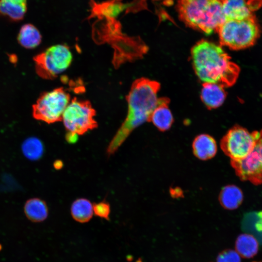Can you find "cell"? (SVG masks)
<instances>
[{
    "label": "cell",
    "mask_w": 262,
    "mask_h": 262,
    "mask_svg": "<svg viewBox=\"0 0 262 262\" xmlns=\"http://www.w3.org/2000/svg\"><path fill=\"white\" fill-rule=\"evenodd\" d=\"M70 101L69 94L62 87L43 92L33 105V116L49 124L61 121Z\"/></svg>",
    "instance_id": "cell-6"
},
{
    "label": "cell",
    "mask_w": 262,
    "mask_h": 262,
    "mask_svg": "<svg viewBox=\"0 0 262 262\" xmlns=\"http://www.w3.org/2000/svg\"><path fill=\"white\" fill-rule=\"evenodd\" d=\"M93 206V212L96 216L107 220L110 219V207L108 203L102 201L95 203Z\"/></svg>",
    "instance_id": "cell-23"
},
{
    "label": "cell",
    "mask_w": 262,
    "mask_h": 262,
    "mask_svg": "<svg viewBox=\"0 0 262 262\" xmlns=\"http://www.w3.org/2000/svg\"><path fill=\"white\" fill-rule=\"evenodd\" d=\"M194 154L201 160L213 158L217 152V145L214 139L207 134L197 135L192 144Z\"/></svg>",
    "instance_id": "cell-13"
},
{
    "label": "cell",
    "mask_w": 262,
    "mask_h": 262,
    "mask_svg": "<svg viewBox=\"0 0 262 262\" xmlns=\"http://www.w3.org/2000/svg\"><path fill=\"white\" fill-rule=\"evenodd\" d=\"M242 227L245 231H253L257 235L255 238H259L262 242V211L246 213L242 221Z\"/></svg>",
    "instance_id": "cell-19"
},
{
    "label": "cell",
    "mask_w": 262,
    "mask_h": 262,
    "mask_svg": "<svg viewBox=\"0 0 262 262\" xmlns=\"http://www.w3.org/2000/svg\"><path fill=\"white\" fill-rule=\"evenodd\" d=\"M230 164L241 180L262 184V130L252 152L243 160H230Z\"/></svg>",
    "instance_id": "cell-9"
},
{
    "label": "cell",
    "mask_w": 262,
    "mask_h": 262,
    "mask_svg": "<svg viewBox=\"0 0 262 262\" xmlns=\"http://www.w3.org/2000/svg\"><path fill=\"white\" fill-rule=\"evenodd\" d=\"M217 32L221 45L239 50L255 43L260 36V28L254 16L240 20H227Z\"/></svg>",
    "instance_id": "cell-4"
},
{
    "label": "cell",
    "mask_w": 262,
    "mask_h": 262,
    "mask_svg": "<svg viewBox=\"0 0 262 262\" xmlns=\"http://www.w3.org/2000/svg\"><path fill=\"white\" fill-rule=\"evenodd\" d=\"M243 200L242 190L234 185H228L224 187L219 196V200L221 206L227 210H232L238 208Z\"/></svg>",
    "instance_id": "cell-14"
},
{
    "label": "cell",
    "mask_w": 262,
    "mask_h": 262,
    "mask_svg": "<svg viewBox=\"0 0 262 262\" xmlns=\"http://www.w3.org/2000/svg\"><path fill=\"white\" fill-rule=\"evenodd\" d=\"M169 100L166 98H159L157 104L152 113L149 121L160 131H164L171 127L174 120L169 109Z\"/></svg>",
    "instance_id": "cell-11"
},
{
    "label": "cell",
    "mask_w": 262,
    "mask_h": 262,
    "mask_svg": "<svg viewBox=\"0 0 262 262\" xmlns=\"http://www.w3.org/2000/svg\"><path fill=\"white\" fill-rule=\"evenodd\" d=\"M191 56L195 73L203 83H216L224 87L236 82L240 68L221 46L202 39L192 48Z\"/></svg>",
    "instance_id": "cell-2"
},
{
    "label": "cell",
    "mask_w": 262,
    "mask_h": 262,
    "mask_svg": "<svg viewBox=\"0 0 262 262\" xmlns=\"http://www.w3.org/2000/svg\"><path fill=\"white\" fill-rule=\"evenodd\" d=\"M235 247V251L241 257L250 259L256 255L258 251V241L251 234H242L237 237Z\"/></svg>",
    "instance_id": "cell-16"
},
{
    "label": "cell",
    "mask_w": 262,
    "mask_h": 262,
    "mask_svg": "<svg viewBox=\"0 0 262 262\" xmlns=\"http://www.w3.org/2000/svg\"><path fill=\"white\" fill-rule=\"evenodd\" d=\"M201 99L209 109L220 107L224 102L226 93L224 87L214 83H203L201 91Z\"/></svg>",
    "instance_id": "cell-12"
},
{
    "label": "cell",
    "mask_w": 262,
    "mask_h": 262,
    "mask_svg": "<svg viewBox=\"0 0 262 262\" xmlns=\"http://www.w3.org/2000/svg\"><path fill=\"white\" fill-rule=\"evenodd\" d=\"M24 210L27 217L34 222L43 221L48 215V209L46 203L44 201L37 198L27 200Z\"/></svg>",
    "instance_id": "cell-17"
},
{
    "label": "cell",
    "mask_w": 262,
    "mask_h": 262,
    "mask_svg": "<svg viewBox=\"0 0 262 262\" xmlns=\"http://www.w3.org/2000/svg\"><path fill=\"white\" fill-rule=\"evenodd\" d=\"M223 0H180L179 16L187 26L206 34L217 32L227 20Z\"/></svg>",
    "instance_id": "cell-3"
},
{
    "label": "cell",
    "mask_w": 262,
    "mask_h": 262,
    "mask_svg": "<svg viewBox=\"0 0 262 262\" xmlns=\"http://www.w3.org/2000/svg\"><path fill=\"white\" fill-rule=\"evenodd\" d=\"M95 115L89 101L75 98L65 109L62 120L68 132L82 135L98 126Z\"/></svg>",
    "instance_id": "cell-7"
},
{
    "label": "cell",
    "mask_w": 262,
    "mask_h": 262,
    "mask_svg": "<svg viewBox=\"0 0 262 262\" xmlns=\"http://www.w3.org/2000/svg\"><path fill=\"white\" fill-rule=\"evenodd\" d=\"M160 83L146 78L135 80L127 96L128 113L126 119L110 143L107 153H114L131 132L147 121H149L158 98Z\"/></svg>",
    "instance_id": "cell-1"
},
{
    "label": "cell",
    "mask_w": 262,
    "mask_h": 262,
    "mask_svg": "<svg viewBox=\"0 0 262 262\" xmlns=\"http://www.w3.org/2000/svg\"><path fill=\"white\" fill-rule=\"evenodd\" d=\"M259 136L258 131L250 132L246 128L236 125L222 137L220 147L231 160H241L253 150Z\"/></svg>",
    "instance_id": "cell-8"
},
{
    "label": "cell",
    "mask_w": 262,
    "mask_h": 262,
    "mask_svg": "<svg viewBox=\"0 0 262 262\" xmlns=\"http://www.w3.org/2000/svg\"><path fill=\"white\" fill-rule=\"evenodd\" d=\"M262 0H223V9L226 20H243L254 16Z\"/></svg>",
    "instance_id": "cell-10"
},
{
    "label": "cell",
    "mask_w": 262,
    "mask_h": 262,
    "mask_svg": "<svg viewBox=\"0 0 262 262\" xmlns=\"http://www.w3.org/2000/svg\"><path fill=\"white\" fill-rule=\"evenodd\" d=\"M240 256L232 249H226L217 256L216 262H241Z\"/></svg>",
    "instance_id": "cell-22"
},
{
    "label": "cell",
    "mask_w": 262,
    "mask_h": 262,
    "mask_svg": "<svg viewBox=\"0 0 262 262\" xmlns=\"http://www.w3.org/2000/svg\"><path fill=\"white\" fill-rule=\"evenodd\" d=\"M26 4L0 1V15L5 16L12 21L23 19L27 10Z\"/></svg>",
    "instance_id": "cell-20"
},
{
    "label": "cell",
    "mask_w": 262,
    "mask_h": 262,
    "mask_svg": "<svg viewBox=\"0 0 262 262\" xmlns=\"http://www.w3.org/2000/svg\"><path fill=\"white\" fill-rule=\"evenodd\" d=\"M78 135L73 133L68 132L66 136V140L70 143H73L77 140Z\"/></svg>",
    "instance_id": "cell-24"
},
{
    "label": "cell",
    "mask_w": 262,
    "mask_h": 262,
    "mask_svg": "<svg viewBox=\"0 0 262 262\" xmlns=\"http://www.w3.org/2000/svg\"><path fill=\"white\" fill-rule=\"evenodd\" d=\"M164 0V2H166V4L169 3V4H171V2L172 1V0Z\"/></svg>",
    "instance_id": "cell-26"
},
{
    "label": "cell",
    "mask_w": 262,
    "mask_h": 262,
    "mask_svg": "<svg viewBox=\"0 0 262 262\" xmlns=\"http://www.w3.org/2000/svg\"><path fill=\"white\" fill-rule=\"evenodd\" d=\"M22 150L27 158L32 160H36L42 155L43 147L38 139L31 138L24 142L22 145Z\"/></svg>",
    "instance_id": "cell-21"
},
{
    "label": "cell",
    "mask_w": 262,
    "mask_h": 262,
    "mask_svg": "<svg viewBox=\"0 0 262 262\" xmlns=\"http://www.w3.org/2000/svg\"><path fill=\"white\" fill-rule=\"evenodd\" d=\"M0 1L14 2L18 4H26L27 0H0Z\"/></svg>",
    "instance_id": "cell-25"
},
{
    "label": "cell",
    "mask_w": 262,
    "mask_h": 262,
    "mask_svg": "<svg viewBox=\"0 0 262 262\" xmlns=\"http://www.w3.org/2000/svg\"><path fill=\"white\" fill-rule=\"evenodd\" d=\"M17 41L23 48L32 49L40 44L42 36L38 30L34 25L26 24L20 29L17 35Z\"/></svg>",
    "instance_id": "cell-15"
},
{
    "label": "cell",
    "mask_w": 262,
    "mask_h": 262,
    "mask_svg": "<svg viewBox=\"0 0 262 262\" xmlns=\"http://www.w3.org/2000/svg\"><path fill=\"white\" fill-rule=\"evenodd\" d=\"M71 214L76 221L84 223L88 222L93 214V206L85 198H79L75 200L71 206Z\"/></svg>",
    "instance_id": "cell-18"
},
{
    "label": "cell",
    "mask_w": 262,
    "mask_h": 262,
    "mask_svg": "<svg viewBox=\"0 0 262 262\" xmlns=\"http://www.w3.org/2000/svg\"><path fill=\"white\" fill-rule=\"evenodd\" d=\"M73 56L66 45L57 44L47 48L33 57L37 74L46 80H53L71 65Z\"/></svg>",
    "instance_id": "cell-5"
}]
</instances>
